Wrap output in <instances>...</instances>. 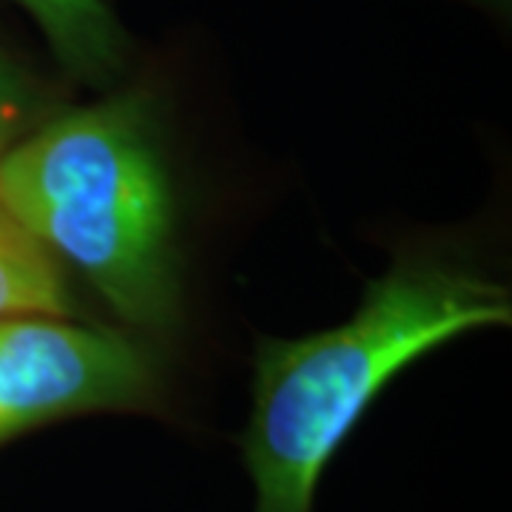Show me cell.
I'll use <instances>...</instances> for the list:
<instances>
[{
  "instance_id": "obj_2",
  "label": "cell",
  "mask_w": 512,
  "mask_h": 512,
  "mask_svg": "<svg viewBox=\"0 0 512 512\" xmlns=\"http://www.w3.org/2000/svg\"><path fill=\"white\" fill-rule=\"evenodd\" d=\"M0 205L128 325L177 322L174 197L151 97L114 94L15 143L0 157Z\"/></svg>"
},
{
  "instance_id": "obj_4",
  "label": "cell",
  "mask_w": 512,
  "mask_h": 512,
  "mask_svg": "<svg viewBox=\"0 0 512 512\" xmlns=\"http://www.w3.org/2000/svg\"><path fill=\"white\" fill-rule=\"evenodd\" d=\"M74 80L109 89L126 69L128 37L106 0H15Z\"/></svg>"
},
{
  "instance_id": "obj_1",
  "label": "cell",
  "mask_w": 512,
  "mask_h": 512,
  "mask_svg": "<svg viewBox=\"0 0 512 512\" xmlns=\"http://www.w3.org/2000/svg\"><path fill=\"white\" fill-rule=\"evenodd\" d=\"M510 322L507 291L441 262L370 282L342 328L256 350L245 461L256 512H311L330 456L399 370L467 330Z\"/></svg>"
},
{
  "instance_id": "obj_6",
  "label": "cell",
  "mask_w": 512,
  "mask_h": 512,
  "mask_svg": "<svg viewBox=\"0 0 512 512\" xmlns=\"http://www.w3.org/2000/svg\"><path fill=\"white\" fill-rule=\"evenodd\" d=\"M43 109L37 86L12 60L0 55V157L18 143L26 126Z\"/></svg>"
},
{
  "instance_id": "obj_5",
  "label": "cell",
  "mask_w": 512,
  "mask_h": 512,
  "mask_svg": "<svg viewBox=\"0 0 512 512\" xmlns=\"http://www.w3.org/2000/svg\"><path fill=\"white\" fill-rule=\"evenodd\" d=\"M12 313L69 316L72 296L55 256L0 205V319Z\"/></svg>"
},
{
  "instance_id": "obj_3",
  "label": "cell",
  "mask_w": 512,
  "mask_h": 512,
  "mask_svg": "<svg viewBox=\"0 0 512 512\" xmlns=\"http://www.w3.org/2000/svg\"><path fill=\"white\" fill-rule=\"evenodd\" d=\"M157 362L128 333L60 319L0 322V444L46 421L143 407Z\"/></svg>"
}]
</instances>
